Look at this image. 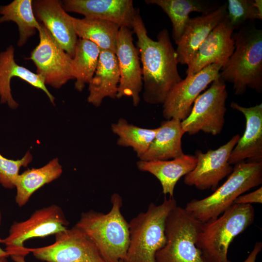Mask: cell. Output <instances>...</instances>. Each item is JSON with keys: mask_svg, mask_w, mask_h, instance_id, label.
Listing matches in <instances>:
<instances>
[{"mask_svg": "<svg viewBox=\"0 0 262 262\" xmlns=\"http://www.w3.org/2000/svg\"><path fill=\"white\" fill-rule=\"evenodd\" d=\"M184 133L181 121L172 118L162 122L149 148L139 160L164 161L181 156L184 154L181 139Z\"/></svg>", "mask_w": 262, "mask_h": 262, "instance_id": "603a6c76", "label": "cell"}, {"mask_svg": "<svg viewBox=\"0 0 262 262\" xmlns=\"http://www.w3.org/2000/svg\"><path fill=\"white\" fill-rule=\"evenodd\" d=\"M32 161V156L28 151L20 160L7 159L0 153V184L7 189L15 188V183L21 167H26Z\"/></svg>", "mask_w": 262, "mask_h": 262, "instance_id": "4dcf8cb0", "label": "cell"}, {"mask_svg": "<svg viewBox=\"0 0 262 262\" xmlns=\"http://www.w3.org/2000/svg\"><path fill=\"white\" fill-rule=\"evenodd\" d=\"M29 249L45 262H105L94 243L75 226L55 234L53 244Z\"/></svg>", "mask_w": 262, "mask_h": 262, "instance_id": "8fae6325", "label": "cell"}, {"mask_svg": "<svg viewBox=\"0 0 262 262\" xmlns=\"http://www.w3.org/2000/svg\"><path fill=\"white\" fill-rule=\"evenodd\" d=\"M6 262V259H0V262Z\"/></svg>", "mask_w": 262, "mask_h": 262, "instance_id": "8d00e7d4", "label": "cell"}, {"mask_svg": "<svg viewBox=\"0 0 262 262\" xmlns=\"http://www.w3.org/2000/svg\"><path fill=\"white\" fill-rule=\"evenodd\" d=\"M240 138L239 134H236L218 148L209 150L206 153L196 150V164L185 176L184 182L200 190H215L220 181L232 171L229 158Z\"/></svg>", "mask_w": 262, "mask_h": 262, "instance_id": "4fadbf2b", "label": "cell"}, {"mask_svg": "<svg viewBox=\"0 0 262 262\" xmlns=\"http://www.w3.org/2000/svg\"><path fill=\"white\" fill-rule=\"evenodd\" d=\"M131 29L120 28L115 55L120 73L117 98L130 97L134 106L140 103L143 89L142 71L139 52L133 42Z\"/></svg>", "mask_w": 262, "mask_h": 262, "instance_id": "5bb4252c", "label": "cell"}, {"mask_svg": "<svg viewBox=\"0 0 262 262\" xmlns=\"http://www.w3.org/2000/svg\"><path fill=\"white\" fill-rule=\"evenodd\" d=\"M262 243L261 242H257L253 250L248 255L247 258L243 262H256L257 256L262 250Z\"/></svg>", "mask_w": 262, "mask_h": 262, "instance_id": "d6a6232c", "label": "cell"}, {"mask_svg": "<svg viewBox=\"0 0 262 262\" xmlns=\"http://www.w3.org/2000/svg\"><path fill=\"white\" fill-rule=\"evenodd\" d=\"M17 77L35 88L43 90L49 100L54 103L55 98L47 89L43 78L16 63L15 49L12 45L0 52V102L6 104L13 109L18 107L11 94L10 83L13 77Z\"/></svg>", "mask_w": 262, "mask_h": 262, "instance_id": "ffe728a7", "label": "cell"}, {"mask_svg": "<svg viewBox=\"0 0 262 262\" xmlns=\"http://www.w3.org/2000/svg\"><path fill=\"white\" fill-rule=\"evenodd\" d=\"M69 222L62 208L52 204L35 210L27 219L15 221L7 236L2 239L8 254L24 250V243L34 238H44L66 229Z\"/></svg>", "mask_w": 262, "mask_h": 262, "instance_id": "9c48e42d", "label": "cell"}, {"mask_svg": "<svg viewBox=\"0 0 262 262\" xmlns=\"http://www.w3.org/2000/svg\"><path fill=\"white\" fill-rule=\"evenodd\" d=\"M2 239L0 237V243H2ZM9 257L8 254L4 249H2L0 246V259H6Z\"/></svg>", "mask_w": 262, "mask_h": 262, "instance_id": "e575fe53", "label": "cell"}, {"mask_svg": "<svg viewBox=\"0 0 262 262\" xmlns=\"http://www.w3.org/2000/svg\"><path fill=\"white\" fill-rule=\"evenodd\" d=\"M145 2L160 7L168 16L172 26V37L176 45L181 39L191 12L208 14L218 7L202 0H146Z\"/></svg>", "mask_w": 262, "mask_h": 262, "instance_id": "cb8c5ba5", "label": "cell"}, {"mask_svg": "<svg viewBox=\"0 0 262 262\" xmlns=\"http://www.w3.org/2000/svg\"><path fill=\"white\" fill-rule=\"evenodd\" d=\"M111 203L108 213L93 210L82 213L74 226L94 243L105 262H122L129 245V223L121 213L120 195L113 194Z\"/></svg>", "mask_w": 262, "mask_h": 262, "instance_id": "3957f363", "label": "cell"}, {"mask_svg": "<svg viewBox=\"0 0 262 262\" xmlns=\"http://www.w3.org/2000/svg\"><path fill=\"white\" fill-rule=\"evenodd\" d=\"M262 183V162L235 164L226 181L208 196L194 199L185 209L201 223L217 218L243 193Z\"/></svg>", "mask_w": 262, "mask_h": 262, "instance_id": "8992f818", "label": "cell"}, {"mask_svg": "<svg viewBox=\"0 0 262 262\" xmlns=\"http://www.w3.org/2000/svg\"><path fill=\"white\" fill-rule=\"evenodd\" d=\"M202 223L185 208H173L165 220L166 243L157 252L156 262H208L196 246Z\"/></svg>", "mask_w": 262, "mask_h": 262, "instance_id": "52a82bcc", "label": "cell"}, {"mask_svg": "<svg viewBox=\"0 0 262 262\" xmlns=\"http://www.w3.org/2000/svg\"><path fill=\"white\" fill-rule=\"evenodd\" d=\"M38 31L39 43L32 51L29 59L34 64L36 73L43 78L46 85L60 88L69 80L75 79L72 58L41 23Z\"/></svg>", "mask_w": 262, "mask_h": 262, "instance_id": "30bf717a", "label": "cell"}, {"mask_svg": "<svg viewBox=\"0 0 262 262\" xmlns=\"http://www.w3.org/2000/svg\"><path fill=\"white\" fill-rule=\"evenodd\" d=\"M33 9L36 18L41 21L55 40L71 57L78 40L71 16L65 10L62 1L35 0Z\"/></svg>", "mask_w": 262, "mask_h": 262, "instance_id": "2e32d148", "label": "cell"}, {"mask_svg": "<svg viewBox=\"0 0 262 262\" xmlns=\"http://www.w3.org/2000/svg\"><path fill=\"white\" fill-rule=\"evenodd\" d=\"M32 3V0H14L7 5L0 6V23L13 21L18 26V47L23 46L40 28V23L34 15Z\"/></svg>", "mask_w": 262, "mask_h": 262, "instance_id": "4316f807", "label": "cell"}, {"mask_svg": "<svg viewBox=\"0 0 262 262\" xmlns=\"http://www.w3.org/2000/svg\"><path fill=\"white\" fill-rule=\"evenodd\" d=\"M227 11L226 18L234 30L240 29L247 21L262 19L254 0H228Z\"/></svg>", "mask_w": 262, "mask_h": 262, "instance_id": "f546056e", "label": "cell"}, {"mask_svg": "<svg viewBox=\"0 0 262 262\" xmlns=\"http://www.w3.org/2000/svg\"><path fill=\"white\" fill-rule=\"evenodd\" d=\"M112 131L118 136L117 144L121 147H131L139 159L147 151L158 130L146 129L129 123L120 118L111 125Z\"/></svg>", "mask_w": 262, "mask_h": 262, "instance_id": "f1b7e54d", "label": "cell"}, {"mask_svg": "<svg viewBox=\"0 0 262 262\" xmlns=\"http://www.w3.org/2000/svg\"><path fill=\"white\" fill-rule=\"evenodd\" d=\"M222 67L220 65L212 64L182 79L173 88L163 104V117L166 120L185 119L200 93L219 78Z\"/></svg>", "mask_w": 262, "mask_h": 262, "instance_id": "7c38bea8", "label": "cell"}, {"mask_svg": "<svg viewBox=\"0 0 262 262\" xmlns=\"http://www.w3.org/2000/svg\"><path fill=\"white\" fill-rule=\"evenodd\" d=\"M228 97L225 82L219 79L195 101L189 115L181 121L185 133L195 134L199 131L217 135L222 131L227 111Z\"/></svg>", "mask_w": 262, "mask_h": 262, "instance_id": "ba28073f", "label": "cell"}, {"mask_svg": "<svg viewBox=\"0 0 262 262\" xmlns=\"http://www.w3.org/2000/svg\"><path fill=\"white\" fill-rule=\"evenodd\" d=\"M230 107L243 114L246 127L230 154L229 164H236L245 160L262 162V104L246 107L232 102Z\"/></svg>", "mask_w": 262, "mask_h": 262, "instance_id": "ac0fdd59", "label": "cell"}, {"mask_svg": "<svg viewBox=\"0 0 262 262\" xmlns=\"http://www.w3.org/2000/svg\"><path fill=\"white\" fill-rule=\"evenodd\" d=\"M195 156L183 154L170 160L145 161L139 160L138 169L154 175L160 182L163 193L173 197L174 189L178 180L195 167Z\"/></svg>", "mask_w": 262, "mask_h": 262, "instance_id": "7402d4cb", "label": "cell"}, {"mask_svg": "<svg viewBox=\"0 0 262 262\" xmlns=\"http://www.w3.org/2000/svg\"><path fill=\"white\" fill-rule=\"evenodd\" d=\"M30 253L29 248L23 251L14 253L9 255L15 262H26L25 257Z\"/></svg>", "mask_w": 262, "mask_h": 262, "instance_id": "836d02e7", "label": "cell"}, {"mask_svg": "<svg viewBox=\"0 0 262 262\" xmlns=\"http://www.w3.org/2000/svg\"><path fill=\"white\" fill-rule=\"evenodd\" d=\"M71 20L78 37L96 44L100 50L115 53L117 39L120 27L109 21L71 16Z\"/></svg>", "mask_w": 262, "mask_h": 262, "instance_id": "484cf974", "label": "cell"}, {"mask_svg": "<svg viewBox=\"0 0 262 262\" xmlns=\"http://www.w3.org/2000/svg\"><path fill=\"white\" fill-rule=\"evenodd\" d=\"M62 172L58 159L54 158L40 168L28 169L19 174L15 183L16 204L20 207L25 205L35 191L58 179Z\"/></svg>", "mask_w": 262, "mask_h": 262, "instance_id": "d4e9b609", "label": "cell"}, {"mask_svg": "<svg viewBox=\"0 0 262 262\" xmlns=\"http://www.w3.org/2000/svg\"><path fill=\"white\" fill-rule=\"evenodd\" d=\"M119 81L115 53L110 50H100L96 71L88 84V102L98 107L105 98H116Z\"/></svg>", "mask_w": 262, "mask_h": 262, "instance_id": "44dd1931", "label": "cell"}, {"mask_svg": "<svg viewBox=\"0 0 262 262\" xmlns=\"http://www.w3.org/2000/svg\"><path fill=\"white\" fill-rule=\"evenodd\" d=\"M262 203V187L243 195L238 196L233 204H251Z\"/></svg>", "mask_w": 262, "mask_h": 262, "instance_id": "1f68e13d", "label": "cell"}, {"mask_svg": "<svg viewBox=\"0 0 262 262\" xmlns=\"http://www.w3.org/2000/svg\"><path fill=\"white\" fill-rule=\"evenodd\" d=\"M227 3L215 10L190 18L176 49L178 63L188 66L212 30L226 16Z\"/></svg>", "mask_w": 262, "mask_h": 262, "instance_id": "d6986e66", "label": "cell"}, {"mask_svg": "<svg viewBox=\"0 0 262 262\" xmlns=\"http://www.w3.org/2000/svg\"><path fill=\"white\" fill-rule=\"evenodd\" d=\"M234 50L219 72V79L232 84L240 96L247 88L262 92V30L245 24L232 35Z\"/></svg>", "mask_w": 262, "mask_h": 262, "instance_id": "7a4b0ae2", "label": "cell"}, {"mask_svg": "<svg viewBox=\"0 0 262 262\" xmlns=\"http://www.w3.org/2000/svg\"><path fill=\"white\" fill-rule=\"evenodd\" d=\"M142 64L143 98L150 104H163L173 88L182 79L178 70L177 55L168 31L162 30L154 40L137 13L132 26Z\"/></svg>", "mask_w": 262, "mask_h": 262, "instance_id": "6da1fadb", "label": "cell"}, {"mask_svg": "<svg viewBox=\"0 0 262 262\" xmlns=\"http://www.w3.org/2000/svg\"><path fill=\"white\" fill-rule=\"evenodd\" d=\"M177 206L174 197L165 198L160 205L151 203L130 221L129 245L122 262H156L157 252L166 243V217Z\"/></svg>", "mask_w": 262, "mask_h": 262, "instance_id": "277c9868", "label": "cell"}, {"mask_svg": "<svg viewBox=\"0 0 262 262\" xmlns=\"http://www.w3.org/2000/svg\"><path fill=\"white\" fill-rule=\"evenodd\" d=\"M62 4L66 12L77 13L85 18L109 21L130 29H132L139 11L131 0H65Z\"/></svg>", "mask_w": 262, "mask_h": 262, "instance_id": "e0dca14e", "label": "cell"}, {"mask_svg": "<svg viewBox=\"0 0 262 262\" xmlns=\"http://www.w3.org/2000/svg\"><path fill=\"white\" fill-rule=\"evenodd\" d=\"M233 31L226 16L197 49L187 66L186 76L195 74L212 64L224 66L234 50Z\"/></svg>", "mask_w": 262, "mask_h": 262, "instance_id": "9a60e30c", "label": "cell"}, {"mask_svg": "<svg viewBox=\"0 0 262 262\" xmlns=\"http://www.w3.org/2000/svg\"><path fill=\"white\" fill-rule=\"evenodd\" d=\"M254 217L251 204H233L217 218L202 223L196 246L208 262H230V244L253 223Z\"/></svg>", "mask_w": 262, "mask_h": 262, "instance_id": "5b68a950", "label": "cell"}, {"mask_svg": "<svg viewBox=\"0 0 262 262\" xmlns=\"http://www.w3.org/2000/svg\"><path fill=\"white\" fill-rule=\"evenodd\" d=\"M100 49L93 42L84 39H78L72 58L75 73V88L82 91L89 84L96 71Z\"/></svg>", "mask_w": 262, "mask_h": 262, "instance_id": "83f0119b", "label": "cell"}, {"mask_svg": "<svg viewBox=\"0 0 262 262\" xmlns=\"http://www.w3.org/2000/svg\"><path fill=\"white\" fill-rule=\"evenodd\" d=\"M1 220H2V215H1V212L0 209V226L1 224Z\"/></svg>", "mask_w": 262, "mask_h": 262, "instance_id": "d590c367", "label": "cell"}]
</instances>
